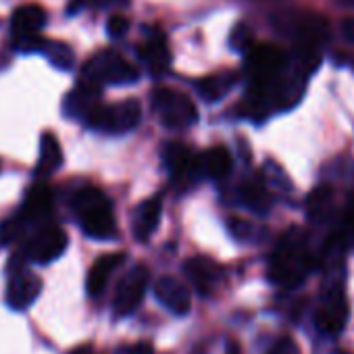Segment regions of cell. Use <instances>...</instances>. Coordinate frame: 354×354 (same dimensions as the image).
<instances>
[{
	"label": "cell",
	"mask_w": 354,
	"mask_h": 354,
	"mask_svg": "<svg viewBox=\"0 0 354 354\" xmlns=\"http://www.w3.org/2000/svg\"><path fill=\"white\" fill-rule=\"evenodd\" d=\"M96 5H102V7H111V5H127L129 0H92Z\"/></svg>",
	"instance_id": "37"
},
{
	"label": "cell",
	"mask_w": 354,
	"mask_h": 354,
	"mask_svg": "<svg viewBox=\"0 0 354 354\" xmlns=\"http://www.w3.org/2000/svg\"><path fill=\"white\" fill-rule=\"evenodd\" d=\"M26 225H28V221L21 215L5 219L3 223H0V244L7 246V244H13L15 240H19V236L24 234Z\"/></svg>",
	"instance_id": "27"
},
{
	"label": "cell",
	"mask_w": 354,
	"mask_h": 354,
	"mask_svg": "<svg viewBox=\"0 0 354 354\" xmlns=\"http://www.w3.org/2000/svg\"><path fill=\"white\" fill-rule=\"evenodd\" d=\"M44 38L40 36V32H24V34H13V46L15 50L30 55V53H40L44 46Z\"/></svg>",
	"instance_id": "28"
},
{
	"label": "cell",
	"mask_w": 354,
	"mask_h": 354,
	"mask_svg": "<svg viewBox=\"0 0 354 354\" xmlns=\"http://www.w3.org/2000/svg\"><path fill=\"white\" fill-rule=\"evenodd\" d=\"M346 319H348V302H346V296L342 292L339 286L331 288L321 306L317 308L313 321H315V327L325 333V335H337L344 325H346Z\"/></svg>",
	"instance_id": "10"
},
{
	"label": "cell",
	"mask_w": 354,
	"mask_h": 354,
	"mask_svg": "<svg viewBox=\"0 0 354 354\" xmlns=\"http://www.w3.org/2000/svg\"><path fill=\"white\" fill-rule=\"evenodd\" d=\"M184 271L190 277V281L194 283V288L205 296L211 294L219 286V281L223 277L221 267L215 261L207 259V257H194V259L186 261Z\"/></svg>",
	"instance_id": "13"
},
{
	"label": "cell",
	"mask_w": 354,
	"mask_h": 354,
	"mask_svg": "<svg viewBox=\"0 0 354 354\" xmlns=\"http://www.w3.org/2000/svg\"><path fill=\"white\" fill-rule=\"evenodd\" d=\"M40 53H44L57 69L65 71L73 65V50L63 42H44Z\"/></svg>",
	"instance_id": "26"
},
{
	"label": "cell",
	"mask_w": 354,
	"mask_h": 354,
	"mask_svg": "<svg viewBox=\"0 0 354 354\" xmlns=\"http://www.w3.org/2000/svg\"><path fill=\"white\" fill-rule=\"evenodd\" d=\"M333 207V190L329 186H319L308 194L306 201V213L308 219L315 223H323Z\"/></svg>",
	"instance_id": "24"
},
{
	"label": "cell",
	"mask_w": 354,
	"mask_h": 354,
	"mask_svg": "<svg viewBox=\"0 0 354 354\" xmlns=\"http://www.w3.org/2000/svg\"><path fill=\"white\" fill-rule=\"evenodd\" d=\"M160 213H162V198L160 196L146 198L133 215V238L146 242L156 232Z\"/></svg>",
	"instance_id": "18"
},
{
	"label": "cell",
	"mask_w": 354,
	"mask_h": 354,
	"mask_svg": "<svg viewBox=\"0 0 354 354\" xmlns=\"http://www.w3.org/2000/svg\"><path fill=\"white\" fill-rule=\"evenodd\" d=\"M165 165L169 173L177 180H184L190 175H198V162L196 156L190 152V148L182 142H171L165 146Z\"/></svg>",
	"instance_id": "16"
},
{
	"label": "cell",
	"mask_w": 354,
	"mask_h": 354,
	"mask_svg": "<svg viewBox=\"0 0 354 354\" xmlns=\"http://www.w3.org/2000/svg\"><path fill=\"white\" fill-rule=\"evenodd\" d=\"M148 283H150V271L146 265H138V267L129 269L115 290V298H113L115 317L131 315L144 300Z\"/></svg>",
	"instance_id": "8"
},
{
	"label": "cell",
	"mask_w": 354,
	"mask_h": 354,
	"mask_svg": "<svg viewBox=\"0 0 354 354\" xmlns=\"http://www.w3.org/2000/svg\"><path fill=\"white\" fill-rule=\"evenodd\" d=\"M198 175L211 177V180H223L232 171V154L225 146H213L196 156Z\"/></svg>",
	"instance_id": "20"
},
{
	"label": "cell",
	"mask_w": 354,
	"mask_h": 354,
	"mask_svg": "<svg viewBox=\"0 0 354 354\" xmlns=\"http://www.w3.org/2000/svg\"><path fill=\"white\" fill-rule=\"evenodd\" d=\"M335 244L339 248H354V213H350L342 225H339V232L335 234Z\"/></svg>",
	"instance_id": "30"
},
{
	"label": "cell",
	"mask_w": 354,
	"mask_h": 354,
	"mask_svg": "<svg viewBox=\"0 0 354 354\" xmlns=\"http://www.w3.org/2000/svg\"><path fill=\"white\" fill-rule=\"evenodd\" d=\"M281 30L292 36L298 55L321 57V48L329 40V24L317 13H294L279 21Z\"/></svg>",
	"instance_id": "3"
},
{
	"label": "cell",
	"mask_w": 354,
	"mask_h": 354,
	"mask_svg": "<svg viewBox=\"0 0 354 354\" xmlns=\"http://www.w3.org/2000/svg\"><path fill=\"white\" fill-rule=\"evenodd\" d=\"M339 7H354V0H335Z\"/></svg>",
	"instance_id": "38"
},
{
	"label": "cell",
	"mask_w": 354,
	"mask_h": 354,
	"mask_svg": "<svg viewBox=\"0 0 354 354\" xmlns=\"http://www.w3.org/2000/svg\"><path fill=\"white\" fill-rule=\"evenodd\" d=\"M236 82H238L236 73L221 71V73H213V75H207V77L198 80L196 82V90H198V94L207 102H217V100H221L234 88Z\"/></svg>",
	"instance_id": "22"
},
{
	"label": "cell",
	"mask_w": 354,
	"mask_h": 354,
	"mask_svg": "<svg viewBox=\"0 0 354 354\" xmlns=\"http://www.w3.org/2000/svg\"><path fill=\"white\" fill-rule=\"evenodd\" d=\"M69 238L67 234L57 227V225H42L36 236H32V240L26 246V257L34 263L40 265H48L53 261H57L59 257H63V252L67 250Z\"/></svg>",
	"instance_id": "9"
},
{
	"label": "cell",
	"mask_w": 354,
	"mask_h": 354,
	"mask_svg": "<svg viewBox=\"0 0 354 354\" xmlns=\"http://www.w3.org/2000/svg\"><path fill=\"white\" fill-rule=\"evenodd\" d=\"M100 102V86L84 80L82 84H77V88L65 98V113L71 117H82L86 119V115Z\"/></svg>",
	"instance_id": "19"
},
{
	"label": "cell",
	"mask_w": 354,
	"mask_h": 354,
	"mask_svg": "<svg viewBox=\"0 0 354 354\" xmlns=\"http://www.w3.org/2000/svg\"><path fill=\"white\" fill-rule=\"evenodd\" d=\"M225 354H242V348H240L238 339H227V346H225Z\"/></svg>",
	"instance_id": "35"
},
{
	"label": "cell",
	"mask_w": 354,
	"mask_h": 354,
	"mask_svg": "<svg viewBox=\"0 0 354 354\" xmlns=\"http://www.w3.org/2000/svg\"><path fill=\"white\" fill-rule=\"evenodd\" d=\"M46 26V11L40 5H24L11 17L13 34L24 32H40Z\"/></svg>",
	"instance_id": "23"
},
{
	"label": "cell",
	"mask_w": 354,
	"mask_h": 354,
	"mask_svg": "<svg viewBox=\"0 0 354 354\" xmlns=\"http://www.w3.org/2000/svg\"><path fill=\"white\" fill-rule=\"evenodd\" d=\"M246 71L252 84H265L288 69V55L275 44H252L246 53Z\"/></svg>",
	"instance_id": "7"
},
{
	"label": "cell",
	"mask_w": 354,
	"mask_h": 354,
	"mask_svg": "<svg viewBox=\"0 0 354 354\" xmlns=\"http://www.w3.org/2000/svg\"><path fill=\"white\" fill-rule=\"evenodd\" d=\"M267 354H298V348L292 337H279Z\"/></svg>",
	"instance_id": "33"
},
{
	"label": "cell",
	"mask_w": 354,
	"mask_h": 354,
	"mask_svg": "<svg viewBox=\"0 0 354 354\" xmlns=\"http://www.w3.org/2000/svg\"><path fill=\"white\" fill-rule=\"evenodd\" d=\"M240 196L244 201V205L248 209H252L254 213H267L269 207H271V198L265 190V186L257 180L252 182H246L240 190Z\"/></svg>",
	"instance_id": "25"
},
{
	"label": "cell",
	"mask_w": 354,
	"mask_h": 354,
	"mask_svg": "<svg viewBox=\"0 0 354 354\" xmlns=\"http://www.w3.org/2000/svg\"><path fill=\"white\" fill-rule=\"evenodd\" d=\"M73 211L86 236L94 240H111L117 234L113 205L98 188H82L73 196Z\"/></svg>",
	"instance_id": "2"
},
{
	"label": "cell",
	"mask_w": 354,
	"mask_h": 354,
	"mask_svg": "<svg viewBox=\"0 0 354 354\" xmlns=\"http://www.w3.org/2000/svg\"><path fill=\"white\" fill-rule=\"evenodd\" d=\"M230 232L238 240H248L250 234H252V225L246 223V221H242V219H232L230 221Z\"/></svg>",
	"instance_id": "32"
},
{
	"label": "cell",
	"mask_w": 354,
	"mask_h": 354,
	"mask_svg": "<svg viewBox=\"0 0 354 354\" xmlns=\"http://www.w3.org/2000/svg\"><path fill=\"white\" fill-rule=\"evenodd\" d=\"M315 269V259L308 250L306 236L302 230L292 227L286 232L275 246V252L269 263V279L271 283L292 290L298 288L306 275Z\"/></svg>",
	"instance_id": "1"
},
{
	"label": "cell",
	"mask_w": 354,
	"mask_h": 354,
	"mask_svg": "<svg viewBox=\"0 0 354 354\" xmlns=\"http://www.w3.org/2000/svg\"><path fill=\"white\" fill-rule=\"evenodd\" d=\"M73 354H92V350H90V348H80V350H75Z\"/></svg>",
	"instance_id": "39"
},
{
	"label": "cell",
	"mask_w": 354,
	"mask_h": 354,
	"mask_svg": "<svg viewBox=\"0 0 354 354\" xmlns=\"http://www.w3.org/2000/svg\"><path fill=\"white\" fill-rule=\"evenodd\" d=\"M142 117V106L138 100L127 98L119 104H102L98 102L88 115L86 123L88 127L104 133H127L133 127H138Z\"/></svg>",
	"instance_id": "5"
},
{
	"label": "cell",
	"mask_w": 354,
	"mask_h": 354,
	"mask_svg": "<svg viewBox=\"0 0 354 354\" xmlns=\"http://www.w3.org/2000/svg\"><path fill=\"white\" fill-rule=\"evenodd\" d=\"M152 104H154L162 125L169 129H186V127L194 125L198 119L196 104L180 90L156 88L152 92Z\"/></svg>",
	"instance_id": "6"
},
{
	"label": "cell",
	"mask_w": 354,
	"mask_h": 354,
	"mask_svg": "<svg viewBox=\"0 0 354 354\" xmlns=\"http://www.w3.org/2000/svg\"><path fill=\"white\" fill-rule=\"evenodd\" d=\"M42 292V279L26 269L15 271L7 283V304L13 310L30 308Z\"/></svg>",
	"instance_id": "12"
},
{
	"label": "cell",
	"mask_w": 354,
	"mask_h": 354,
	"mask_svg": "<svg viewBox=\"0 0 354 354\" xmlns=\"http://www.w3.org/2000/svg\"><path fill=\"white\" fill-rule=\"evenodd\" d=\"M138 53H140V59L148 65L150 73L154 75H162L171 65V53H169L167 40L158 30L146 36V40L138 46Z\"/></svg>",
	"instance_id": "14"
},
{
	"label": "cell",
	"mask_w": 354,
	"mask_h": 354,
	"mask_svg": "<svg viewBox=\"0 0 354 354\" xmlns=\"http://www.w3.org/2000/svg\"><path fill=\"white\" fill-rule=\"evenodd\" d=\"M138 77H140L138 67L133 63H129L127 59H123L115 50L96 53L84 65V80H88L96 86H104V84L125 86V84L138 82Z\"/></svg>",
	"instance_id": "4"
},
{
	"label": "cell",
	"mask_w": 354,
	"mask_h": 354,
	"mask_svg": "<svg viewBox=\"0 0 354 354\" xmlns=\"http://www.w3.org/2000/svg\"><path fill=\"white\" fill-rule=\"evenodd\" d=\"M119 354H154V348L150 342H138V344L119 348Z\"/></svg>",
	"instance_id": "34"
},
{
	"label": "cell",
	"mask_w": 354,
	"mask_h": 354,
	"mask_svg": "<svg viewBox=\"0 0 354 354\" xmlns=\"http://www.w3.org/2000/svg\"><path fill=\"white\" fill-rule=\"evenodd\" d=\"M106 32L111 38H123L129 32V21L123 15H113L106 24Z\"/></svg>",
	"instance_id": "31"
},
{
	"label": "cell",
	"mask_w": 354,
	"mask_h": 354,
	"mask_svg": "<svg viewBox=\"0 0 354 354\" xmlns=\"http://www.w3.org/2000/svg\"><path fill=\"white\" fill-rule=\"evenodd\" d=\"M61 165H63L61 142L53 131H44L42 140H40V158H38V167H36V177L38 180H44V177L59 171Z\"/></svg>",
	"instance_id": "21"
},
{
	"label": "cell",
	"mask_w": 354,
	"mask_h": 354,
	"mask_svg": "<svg viewBox=\"0 0 354 354\" xmlns=\"http://www.w3.org/2000/svg\"><path fill=\"white\" fill-rule=\"evenodd\" d=\"M337 354H344V352H337Z\"/></svg>",
	"instance_id": "40"
},
{
	"label": "cell",
	"mask_w": 354,
	"mask_h": 354,
	"mask_svg": "<svg viewBox=\"0 0 354 354\" xmlns=\"http://www.w3.org/2000/svg\"><path fill=\"white\" fill-rule=\"evenodd\" d=\"M125 261L123 252H111V254H102L100 259H96V263L92 265L88 279H86V290L92 298L102 296V292L106 290L109 277L113 275V271Z\"/></svg>",
	"instance_id": "17"
},
{
	"label": "cell",
	"mask_w": 354,
	"mask_h": 354,
	"mask_svg": "<svg viewBox=\"0 0 354 354\" xmlns=\"http://www.w3.org/2000/svg\"><path fill=\"white\" fill-rule=\"evenodd\" d=\"M154 298L173 315H188L192 306V296L190 290L184 281L171 275H162L154 281Z\"/></svg>",
	"instance_id": "11"
},
{
	"label": "cell",
	"mask_w": 354,
	"mask_h": 354,
	"mask_svg": "<svg viewBox=\"0 0 354 354\" xmlns=\"http://www.w3.org/2000/svg\"><path fill=\"white\" fill-rule=\"evenodd\" d=\"M254 44V34L246 24L236 26V30L232 32V46L240 53H246L250 46Z\"/></svg>",
	"instance_id": "29"
},
{
	"label": "cell",
	"mask_w": 354,
	"mask_h": 354,
	"mask_svg": "<svg viewBox=\"0 0 354 354\" xmlns=\"http://www.w3.org/2000/svg\"><path fill=\"white\" fill-rule=\"evenodd\" d=\"M53 207H55V198H53V192L44 186V184H36L26 201H24V207H21V217L28 221V223H44L50 213H53Z\"/></svg>",
	"instance_id": "15"
},
{
	"label": "cell",
	"mask_w": 354,
	"mask_h": 354,
	"mask_svg": "<svg viewBox=\"0 0 354 354\" xmlns=\"http://www.w3.org/2000/svg\"><path fill=\"white\" fill-rule=\"evenodd\" d=\"M344 34H346V38H348L350 42H354V19H348V21L344 24Z\"/></svg>",
	"instance_id": "36"
}]
</instances>
